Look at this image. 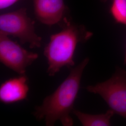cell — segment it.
<instances>
[{
	"label": "cell",
	"mask_w": 126,
	"mask_h": 126,
	"mask_svg": "<svg viewBox=\"0 0 126 126\" xmlns=\"http://www.w3.org/2000/svg\"><path fill=\"white\" fill-rule=\"evenodd\" d=\"M86 89L99 95L114 114L126 119V70L118 68L110 79Z\"/></svg>",
	"instance_id": "277c9868"
},
{
	"label": "cell",
	"mask_w": 126,
	"mask_h": 126,
	"mask_svg": "<svg viewBox=\"0 0 126 126\" xmlns=\"http://www.w3.org/2000/svg\"><path fill=\"white\" fill-rule=\"evenodd\" d=\"M124 64H126V46L125 53V57H124Z\"/></svg>",
	"instance_id": "8fae6325"
},
{
	"label": "cell",
	"mask_w": 126,
	"mask_h": 126,
	"mask_svg": "<svg viewBox=\"0 0 126 126\" xmlns=\"http://www.w3.org/2000/svg\"><path fill=\"white\" fill-rule=\"evenodd\" d=\"M72 113L84 126H110L111 119L114 114L110 109L105 113L91 114L74 109Z\"/></svg>",
	"instance_id": "ba28073f"
},
{
	"label": "cell",
	"mask_w": 126,
	"mask_h": 126,
	"mask_svg": "<svg viewBox=\"0 0 126 126\" xmlns=\"http://www.w3.org/2000/svg\"><path fill=\"white\" fill-rule=\"evenodd\" d=\"M38 58V54L25 49L9 36L0 34V61L6 67L19 75L25 74L27 68Z\"/></svg>",
	"instance_id": "5b68a950"
},
{
	"label": "cell",
	"mask_w": 126,
	"mask_h": 126,
	"mask_svg": "<svg viewBox=\"0 0 126 126\" xmlns=\"http://www.w3.org/2000/svg\"><path fill=\"white\" fill-rule=\"evenodd\" d=\"M34 5L36 18L43 24L62 27L70 21L65 16L63 0H34Z\"/></svg>",
	"instance_id": "8992f818"
},
{
	"label": "cell",
	"mask_w": 126,
	"mask_h": 126,
	"mask_svg": "<svg viewBox=\"0 0 126 126\" xmlns=\"http://www.w3.org/2000/svg\"><path fill=\"white\" fill-rule=\"evenodd\" d=\"M110 12L116 23L126 25V0H112Z\"/></svg>",
	"instance_id": "9c48e42d"
},
{
	"label": "cell",
	"mask_w": 126,
	"mask_h": 126,
	"mask_svg": "<svg viewBox=\"0 0 126 126\" xmlns=\"http://www.w3.org/2000/svg\"><path fill=\"white\" fill-rule=\"evenodd\" d=\"M93 33L84 26L68 22L60 32L51 35L45 46L44 54L47 61V73L54 76L62 68L73 67L74 56L79 43L89 40Z\"/></svg>",
	"instance_id": "7a4b0ae2"
},
{
	"label": "cell",
	"mask_w": 126,
	"mask_h": 126,
	"mask_svg": "<svg viewBox=\"0 0 126 126\" xmlns=\"http://www.w3.org/2000/svg\"><path fill=\"white\" fill-rule=\"evenodd\" d=\"M18 0H0V9H4L14 4Z\"/></svg>",
	"instance_id": "30bf717a"
},
{
	"label": "cell",
	"mask_w": 126,
	"mask_h": 126,
	"mask_svg": "<svg viewBox=\"0 0 126 126\" xmlns=\"http://www.w3.org/2000/svg\"><path fill=\"white\" fill-rule=\"evenodd\" d=\"M29 91L28 79L25 74L9 79L0 86V101L6 104L15 103L27 98Z\"/></svg>",
	"instance_id": "52a82bcc"
},
{
	"label": "cell",
	"mask_w": 126,
	"mask_h": 126,
	"mask_svg": "<svg viewBox=\"0 0 126 126\" xmlns=\"http://www.w3.org/2000/svg\"><path fill=\"white\" fill-rule=\"evenodd\" d=\"M89 62L86 58L75 67L71 68L67 78L54 92L45 97L42 104L36 106L33 115L37 120H44L47 126H54L59 121L63 126H72L71 114L80 86L83 72Z\"/></svg>",
	"instance_id": "6da1fadb"
},
{
	"label": "cell",
	"mask_w": 126,
	"mask_h": 126,
	"mask_svg": "<svg viewBox=\"0 0 126 126\" xmlns=\"http://www.w3.org/2000/svg\"><path fill=\"white\" fill-rule=\"evenodd\" d=\"M35 23L24 8L0 16V34L13 36L22 44H28L31 48H39L42 38L35 32Z\"/></svg>",
	"instance_id": "3957f363"
}]
</instances>
